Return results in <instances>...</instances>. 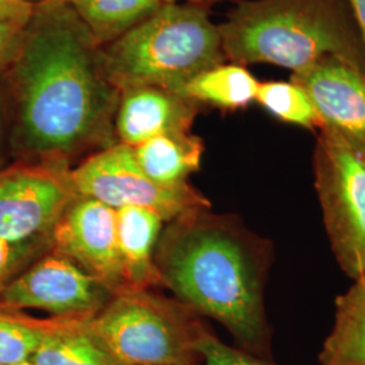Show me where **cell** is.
<instances>
[{
	"mask_svg": "<svg viewBox=\"0 0 365 365\" xmlns=\"http://www.w3.org/2000/svg\"><path fill=\"white\" fill-rule=\"evenodd\" d=\"M30 361L36 365H120L81 321L73 318H51Z\"/></svg>",
	"mask_w": 365,
	"mask_h": 365,
	"instance_id": "e0dca14e",
	"label": "cell"
},
{
	"mask_svg": "<svg viewBox=\"0 0 365 365\" xmlns=\"http://www.w3.org/2000/svg\"><path fill=\"white\" fill-rule=\"evenodd\" d=\"M199 105L157 87L120 91L115 115L118 143L135 148L146 141L178 133H191Z\"/></svg>",
	"mask_w": 365,
	"mask_h": 365,
	"instance_id": "7c38bea8",
	"label": "cell"
},
{
	"mask_svg": "<svg viewBox=\"0 0 365 365\" xmlns=\"http://www.w3.org/2000/svg\"><path fill=\"white\" fill-rule=\"evenodd\" d=\"M259 84L247 66L226 61L196 75L175 93L196 105L237 111L256 102Z\"/></svg>",
	"mask_w": 365,
	"mask_h": 365,
	"instance_id": "2e32d148",
	"label": "cell"
},
{
	"mask_svg": "<svg viewBox=\"0 0 365 365\" xmlns=\"http://www.w3.org/2000/svg\"><path fill=\"white\" fill-rule=\"evenodd\" d=\"M197 352L203 365H276L271 360L261 359L222 342L210 330L199 339Z\"/></svg>",
	"mask_w": 365,
	"mask_h": 365,
	"instance_id": "44dd1931",
	"label": "cell"
},
{
	"mask_svg": "<svg viewBox=\"0 0 365 365\" xmlns=\"http://www.w3.org/2000/svg\"><path fill=\"white\" fill-rule=\"evenodd\" d=\"M336 299V317L319 365H365V274Z\"/></svg>",
	"mask_w": 365,
	"mask_h": 365,
	"instance_id": "9a60e30c",
	"label": "cell"
},
{
	"mask_svg": "<svg viewBox=\"0 0 365 365\" xmlns=\"http://www.w3.org/2000/svg\"><path fill=\"white\" fill-rule=\"evenodd\" d=\"M256 102L272 117L302 126L306 129H319L321 122L307 93L289 81H264L259 84Z\"/></svg>",
	"mask_w": 365,
	"mask_h": 365,
	"instance_id": "d6986e66",
	"label": "cell"
},
{
	"mask_svg": "<svg viewBox=\"0 0 365 365\" xmlns=\"http://www.w3.org/2000/svg\"><path fill=\"white\" fill-rule=\"evenodd\" d=\"M3 125H4V93L0 87V149L3 143Z\"/></svg>",
	"mask_w": 365,
	"mask_h": 365,
	"instance_id": "484cf974",
	"label": "cell"
},
{
	"mask_svg": "<svg viewBox=\"0 0 365 365\" xmlns=\"http://www.w3.org/2000/svg\"><path fill=\"white\" fill-rule=\"evenodd\" d=\"M164 1H165V3H178L179 0H164Z\"/></svg>",
	"mask_w": 365,
	"mask_h": 365,
	"instance_id": "4dcf8cb0",
	"label": "cell"
},
{
	"mask_svg": "<svg viewBox=\"0 0 365 365\" xmlns=\"http://www.w3.org/2000/svg\"><path fill=\"white\" fill-rule=\"evenodd\" d=\"M365 39V0H349Z\"/></svg>",
	"mask_w": 365,
	"mask_h": 365,
	"instance_id": "d4e9b609",
	"label": "cell"
},
{
	"mask_svg": "<svg viewBox=\"0 0 365 365\" xmlns=\"http://www.w3.org/2000/svg\"><path fill=\"white\" fill-rule=\"evenodd\" d=\"M71 170L58 160H27L0 170V238L51 249L54 226L78 196Z\"/></svg>",
	"mask_w": 365,
	"mask_h": 365,
	"instance_id": "52a82bcc",
	"label": "cell"
},
{
	"mask_svg": "<svg viewBox=\"0 0 365 365\" xmlns=\"http://www.w3.org/2000/svg\"><path fill=\"white\" fill-rule=\"evenodd\" d=\"M314 184L330 247L351 279L365 274V148L321 128L313 155Z\"/></svg>",
	"mask_w": 365,
	"mask_h": 365,
	"instance_id": "8992f818",
	"label": "cell"
},
{
	"mask_svg": "<svg viewBox=\"0 0 365 365\" xmlns=\"http://www.w3.org/2000/svg\"><path fill=\"white\" fill-rule=\"evenodd\" d=\"M39 250L43 249L15 245L0 238V295Z\"/></svg>",
	"mask_w": 365,
	"mask_h": 365,
	"instance_id": "7402d4cb",
	"label": "cell"
},
{
	"mask_svg": "<svg viewBox=\"0 0 365 365\" xmlns=\"http://www.w3.org/2000/svg\"><path fill=\"white\" fill-rule=\"evenodd\" d=\"M51 250L66 256L115 294L125 289L118 256L117 210L78 196L53 229Z\"/></svg>",
	"mask_w": 365,
	"mask_h": 365,
	"instance_id": "30bf717a",
	"label": "cell"
},
{
	"mask_svg": "<svg viewBox=\"0 0 365 365\" xmlns=\"http://www.w3.org/2000/svg\"><path fill=\"white\" fill-rule=\"evenodd\" d=\"M0 87L29 161L71 163L118 143L120 91L106 72L102 45L66 0L34 3L24 48Z\"/></svg>",
	"mask_w": 365,
	"mask_h": 365,
	"instance_id": "6da1fadb",
	"label": "cell"
},
{
	"mask_svg": "<svg viewBox=\"0 0 365 365\" xmlns=\"http://www.w3.org/2000/svg\"><path fill=\"white\" fill-rule=\"evenodd\" d=\"M71 175L78 196L96 199L114 210H152L165 222L211 206L190 182L164 187L150 180L140 168L133 148L120 143L88 155Z\"/></svg>",
	"mask_w": 365,
	"mask_h": 365,
	"instance_id": "ba28073f",
	"label": "cell"
},
{
	"mask_svg": "<svg viewBox=\"0 0 365 365\" xmlns=\"http://www.w3.org/2000/svg\"><path fill=\"white\" fill-rule=\"evenodd\" d=\"M39 1H45V0H39Z\"/></svg>",
	"mask_w": 365,
	"mask_h": 365,
	"instance_id": "d6a6232c",
	"label": "cell"
},
{
	"mask_svg": "<svg viewBox=\"0 0 365 365\" xmlns=\"http://www.w3.org/2000/svg\"><path fill=\"white\" fill-rule=\"evenodd\" d=\"M10 365H36L31 361H25V363H18V364H10Z\"/></svg>",
	"mask_w": 365,
	"mask_h": 365,
	"instance_id": "f546056e",
	"label": "cell"
},
{
	"mask_svg": "<svg viewBox=\"0 0 365 365\" xmlns=\"http://www.w3.org/2000/svg\"><path fill=\"white\" fill-rule=\"evenodd\" d=\"M34 3L27 0H0V21L26 27L33 16Z\"/></svg>",
	"mask_w": 365,
	"mask_h": 365,
	"instance_id": "cb8c5ba5",
	"label": "cell"
},
{
	"mask_svg": "<svg viewBox=\"0 0 365 365\" xmlns=\"http://www.w3.org/2000/svg\"><path fill=\"white\" fill-rule=\"evenodd\" d=\"M164 222L152 210H117L118 256L125 289L163 286L156 265V249Z\"/></svg>",
	"mask_w": 365,
	"mask_h": 365,
	"instance_id": "4fadbf2b",
	"label": "cell"
},
{
	"mask_svg": "<svg viewBox=\"0 0 365 365\" xmlns=\"http://www.w3.org/2000/svg\"><path fill=\"white\" fill-rule=\"evenodd\" d=\"M209 9L164 3L143 24L102 46L106 72L119 91L157 87L178 92L196 75L226 63Z\"/></svg>",
	"mask_w": 365,
	"mask_h": 365,
	"instance_id": "277c9868",
	"label": "cell"
},
{
	"mask_svg": "<svg viewBox=\"0 0 365 365\" xmlns=\"http://www.w3.org/2000/svg\"><path fill=\"white\" fill-rule=\"evenodd\" d=\"M9 310H15V309H11V307H9V306H6L4 303L0 302V312H9Z\"/></svg>",
	"mask_w": 365,
	"mask_h": 365,
	"instance_id": "f1b7e54d",
	"label": "cell"
},
{
	"mask_svg": "<svg viewBox=\"0 0 365 365\" xmlns=\"http://www.w3.org/2000/svg\"><path fill=\"white\" fill-rule=\"evenodd\" d=\"M272 249L235 220L195 210L168 222L156 249L163 286L233 336L240 349L271 360L264 288Z\"/></svg>",
	"mask_w": 365,
	"mask_h": 365,
	"instance_id": "7a4b0ae2",
	"label": "cell"
},
{
	"mask_svg": "<svg viewBox=\"0 0 365 365\" xmlns=\"http://www.w3.org/2000/svg\"><path fill=\"white\" fill-rule=\"evenodd\" d=\"M164 0H88L72 6L102 46L143 24L164 4Z\"/></svg>",
	"mask_w": 365,
	"mask_h": 365,
	"instance_id": "ac0fdd59",
	"label": "cell"
},
{
	"mask_svg": "<svg viewBox=\"0 0 365 365\" xmlns=\"http://www.w3.org/2000/svg\"><path fill=\"white\" fill-rule=\"evenodd\" d=\"M66 3H69L71 6H78V4H83V3H86V1H88V0H66Z\"/></svg>",
	"mask_w": 365,
	"mask_h": 365,
	"instance_id": "83f0119b",
	"label": "cell"
},
{
	"mask_svg": "<svg viewBox=\"0 0 365 365\" xmlns=\"http://www.w3.org/2000/svg\"><path fill=\"white\" fill-rule=\"evenodd\" d=\"M26 38V27L0 21V78L19 57Z\"/></svg>",
	"mask_w": 365,
	"mask_h": 365,
	"instance_id": "603a6c76",
	"label": "cell"
},
{
	"mask_svg": "<svg viewBox=\"0 0 365 365\" xmlns=\"http://www.w3.org/2000/svg\"><path fill=\"white\" fill-rule=\"evenodd\" d=\"M229 63L297 72L339 58L365 72V39L349 0H242L218 25Z\"/></svg>",
	"mask_w": 365,
	"mask_h": 365,
	"instance_id": "3957f363",
	"label": "cell"
},
{
	"mask_svg": "<svg viewBox=\"0 0 365 365\" xmlns=\"http://www.w3.org/2000/svg\"><path fill=\"white\" fill-rule=\"evenodd\" d=\"M134 156L153 182L164 187H178L200 170L205 145L192 133L158 135L133 148Z\"/></svg>",
	"mask_w": 365,
	"mask_h": 365,
	"instance_id": "5bb4252c",
	"label": "cell"
},
{
	"mask_svg": "<svg viewBox=\"0 0 365 365\" xmlns=\"http://www.w3.org/2000/svg\"><path fill=\"white\" fill-rule=\"evenodd\" d=\"M184 365H203V363L200 361V363H194V364H184Z\"/></svg>",
	"mask_w": 365,
	"mask_h": 365,
	"instance_id": "1f68e13d",
	"label": "cell"
},
{
	"mask_svg": "<svg viewBox=\"0 0 365 365\" xmlns=\"http://www.w3.org/2000/svg\"><path fill=\"white\" fill-rule=\"evenodd\" d=\"M51 319H34L19 310L0 312V365L30 361Z\"/></svg>",
	"mask_w": 365,
	"mask_h": 365,
	"instance_id": "ffe728a7",
	"label": "cell"
},
{
	"mask_svg": "<svg viewBox=\"0 0 365 365\" xmlns=\"http://www.w3.org/2000/svg\"><path fill=\"white\" fill-rule=\"evenodd\" d=\"M80 321L120 365L200 363L197 342L209 330L182 302L152 289H122Z\"/></svg>",
	"mask_w": 365,
	"mask_h": 365,
	"instance_id": "5b68a950",
	"label": "cell"
},
{
	"mask_svg": "<svg viewBox=\"0 0 365 365\" xmlns=\"http://www.w3.org/2000/svg\"><path fill=\"white\" fill-rule=\"evenodd\" d=\"M220 1H225V0H188V3H192V4H197V6H203V7H207L215 4V3H220Z\"/></svg>",
	"mask_w": 365,
	"mask_h": 365,
	"instance_id": "4316f807",
	"label": "cell"
},
{
	"mask_svg": "<svg viewBox=\"0 0 365 365\" xmlns=\"http://www.w3.org/2000/svg\"><path fill=\"white\" fill-rule=\"evenodd\" d=\"M114 294L78 264L51 250L14 279L0 302L19 312L36 309L53 318L84 319L99 313Z\"/></svg>",
	"mask_w": 365,
	"mask_h": 365,
	"instance_id": "9c48e42d",
	"label": "cell"
},
{
	"mask_svg": "<svg viewBox=\"0 0 365 365\" xmlns=\"http://www.w3.org/2000/svg\"><path fill=\"white\" fill-rule=\"evenodd\" d=\"M289 80L310 98L321 128L365 148V72L339 58H327L292 72Z\"/></svg>",
	"mask_w": 365,
	"mask_h": 365,
	"instance_id": "8fae6325",
	"label": "cell"
}]
</instances>
